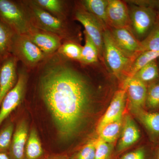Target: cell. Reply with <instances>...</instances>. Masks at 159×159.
Wrapping results in <instances>:
<instances>
[{
	"instance_id": "6da1fadb",
	"label": "cell",
	"mask_w": 159,
	"mask_h": 159,
	"mask_svg": "<svg viewBox=\"0 0 159 159\" xmlns=\"http://www.w3.org/2000/svg\"><path fill=\"white\" fill-rule=\"evenodd\" d=\"M57 52L48 56L29 74L38 97L49 110L61 137L68 140L80 131L96 94L81 64Z\"/></svg>"
},
{
	"instance_id": "7a4b0ae2",
	"label": "cell",
	"mask_w": 159,
	"mask_h": 159,
	"mask_svg": "<svg viewBox=\"0 0 159 159\" xmlns=\"http://www.w3.org/2000/svg\"><path fill=\"white\" fill-rule=\"evenodd\" d=\"M21 2L32 26L53 33L61 38L63 42H74V34L69 20L53 16L35 4L33 0H21Z\"/></svg>"
},
{
	"instance_id": "3957f363",
	"label": "cell",
	"mask_w": 159,
	"mask_h": 159,
	"mask_svg": "<svg viewBox=\"0 0 159 159\" xmlns=\"http://www.w3.org/2000/svg\"><path fill=\"white\" fill-rule=\"evenodd\" d=\"M0 19L16 34H26L32 27L21 0H0Z\"/></svg>"
},
{
	"instance_id": "277c9868",
	"label": "cell",
	"mask_w": 159,
	"mask_h": 159,
	"mask_svg": "<svg viewBox=\"0 0 159 159\" xmlns=\"http://www.w3.org/2000/svg\"><path fill=\"white\" fill-rule=\"evenodd\" d=\"M11 54L29 71L36 67L48 56L34 44L26 34H16L11 46Z\"/></svg>"
},
{
	"instance_id": "5b68a950",
	"label": "cell",
	"mask_w": 159,
	"mask_h": 159,
	"mask_svg": "<svg viewBox=\"0 0 159 159\" xmlns=\"http://www.w3.org/2000/svg\"><path fill=\"white\" fill-rule=\"evenodd\" d=\"M16 84L3 99L0 107V126L22 102L25 95L29 77V71L21 64L18 69Z\"/></svg>"
},
{
	"instance_id": "8992f818",
	"label": "cell",
	"mask_w": 159,
	"mask_h": 159,
	"mask_svg": "<svg viewBox=\"0 0 159 159\" xmlns=\"http://www.w3.org/2000/svg\"><path fill=\"white\" fill-rule=\"evenodd\" d=\"M103 41L106 61L112 73L119 77L124 72H129L131 66L132 58L118 48L108 30L103 31Z\"/></svg>"
},
{
	"instance_id": "52a82bcc",
	"label": "cell",
	"mask_w": 159,
	"mask_h": 159,
	"mask_svg": "<svg viewBox=\"0 0 159 159\" xmlns=\"http://www.w3.org/2000/svg\"><path fill=\"white\" fill-rule=\"evenodd\" d=\"M130 19L136 35L141 41L148 36L159 20L155 10L146 5L134 8Z\"/></svg>"
},
{
	"instance_id": "ba28073f",
	"label": "cell",
	"mask_w": 159,
	"mask_h": 159,
	"mask_svg": "<svg viewBox=\"0 0 159 159\" xmlns=\"http://www.w3.org/2000/svg\"><path fill=\"white\" fill-rule=\"evenodd\" d=\"M75 9L74 19L84 26V31L95 44L101 56L103 51V31L101 23L97 17L87 11L80 3L76 5Z\"/></svg>"
},
{
	"instance_id": "9c48e42d",
	"label": "cell",
	"mask_w": 159,
	"mask_h": 159,
	"mask_svg": "<svg viewBox=\"0 0 159 159\" xmlns=\"http://www.w3.org/2000/svg\"><path fill=\"white\" fill-rule=\"evenodd\" d=\"M19 63L11 54L0 64V107L6 95L17 82Z\"/></svg>"
},
{
	"instance_id": "30bf717a",
	"label": "cell",
	"mask_w": 159,
	"mask_h": 159,
	"mask_svg": "<svg viewBox=\"0 0 159 159\" xmlns=\"http://www.w3.org/2000/svg\"><path fill=\"white\" fill-rule=\"evenodd\" d=\"M26 34L47 56L57 52L63 43V40L57 35L33 26Z\"/></svg>"
},
{
	"instance_id": "8fae6325",
	"label": "cell",
	"mask_w": 159,
	"mask_h": 159,
	"mask_svg": "<svg viewBox=\"0 0 159 159\" xmlns=\"http://www.w3.org/2000/svg\"><path fill=\"white\" fill-rule=\"evenodd\" d=\"M111 34L118 48L129 57L136 58L141 54V42L129 29L114 28Z\"/></svg>"
},
{
	"instance_id": "7c38bea8",
	"label": "cell",
	"mask_w": 159,
	"mask_h": 159,
	"mask_svg": "<svg viewBox=\"0 0 159 159\" xmlns=\"http://www.w3.org/2000/svg\"><path fill=\"white\" fill-rule=\"evenodd\" d=\"M125 89L132 112L145 107L148 86L136 77H127Z\"/></svg>"
},
{
	"instance_id": "4fadbf2b",
	"label": "cell",
	"mask_w": 159,
	"mask_h": 159,
	"mask_svg": "<svg viewBox=\"0 0 159 159\" xmlns=\"http://www.w3.org/2000/svg\"><path fill=\"white\" fill-rule=\"evenodd\" d=\"M126 98L127 95L125 89L117 91L115 93L108 108L98 123L97 133L108 123L122 118Z\"/></svg>"
},
{
	"instance_id": "5bb4252c",
	"label": "cell",
	"mask_w": 159,
	"mask_h": 159,
	"mask_svg": "<svg viewBox=\"0 0 159 159\" xmlns=\"http://www.w3.org/2000/svg\"><path fill=\"white\" fill-rule=\"evenodd\" d=\"M141 138V133L133 119L129 115L123 119L121 136L115 154L116 157L123 153Z\"/></svg>"
},
{
	"instance_id": "9a60e30c",
	"label": "cell",
	"mask_w": 159,
	"mask_h": 159,
	"mask_svg": "<svg viewBox=\"0 0 159 159\" xmlns=\"http://www.w3.org/2000/svg\"><path fill=\"white\" fill-rule=\"evenodd\" d=\"M107 17L108 24L115 29H128L131 23L127 6L119 0L109 1Z\"/></svg>"
},
{
	"instance_id": "2e32d148",
	"label": "cell",
	"mask_w": 159,
	"mask_h": 159,
	"mask_svg": "<svg viewBox=\"0 0 159 159\" xmlns=\"http://www.w3.org/2000/svg\"><path fill=\"white\" fill-rule=\"evenodd\" d=\"M27 123L24 120L18 122L14 133L9 154L10 159H25V150L28 139Z\"/></svg>"
},
{
	"instance_id": "e0dca14e",
	"label": "cell",
	"mask_w": 159,
	"mask_h": 159,
	"mask_svg": "<svg viewBox=\"0 0 159 159\" xmlns=\"http://www.w3.org/2000/svg\"><path fill=\"white\" fill-rule=\"evenodd\" d=\"M144 126L152 142H159V112L141 108L133 112Z\"/></svg>"
},
{
	"instance_id": "ac0fdd59",
	"label": "cell",
	"mask_w": 159,
	"mask_h": 159,
	"mask_svg": "<svg viewBox=\"0 0 159 159\" xmlns=\"http://www.w3.org/2000/svg\"><path fill=\"white\" fill-rule=\"evenodd\" d=\"M42 9L59 19L69 20L67 1L64 0H33Z\"/></svg>"
},
{
	"instance_id": "d6986e66",
	"label": "cell",
	"mask_w": 159,
	"mask_h": 159,
	"mask_svg": "<svg viewBox=\"0 0 159 159\" xmlns=\"http://www.w3.org/2000/svg\"><path fill=\"white\" fill-rule=\"evenodd\" d=\"M15 33L0 19V64L11 55Z\"/></svg>"
},
{
	"instance_id": "ffe728a7",
	"label": "cell",
	"mask_w": 159,
	"mask_h": 159,
	"mask_svg": "<svg viewBox=\"0 0 159 159\" xmlns=\"http://www.w3.org/2000/svg\"><path fill=\"white\" fill-rule=\"evenodd\" d=\"M109 1L106 0H84L80 2L81 6L98 20L108 24L107 8Z\"/></svg>"
},
{
	"instance_id": "44dd1931",
	"label": "cell",
	"mask_w": 159,
	"mask_h": 159,
	"mask_svg": "<svg viewBox=\"0 0 159 159\" xmlns=\"http://www.w3.org/2000/svg\"><path fill=\"white\" fill-rule=\"evenodd\" d=\"M133 77L144 82L147 86L159 81V68L157 59L142 67Z\"/></svg>"
},
{
	"instance_id": "7402d4cb",
	"label": "cell",
	"mask_w": 159,
	"mask_h": 159,
	"mask_svg": "<svg viewBox=\"0 0 159 159\" xmlns=\"http://www.w3.org/2000/svg\"><path fill=\"white\" fill-rule=\"evenodd\" d=\"M25 159H43V150L37 131L34 129L31 131L28 137Z\"/></svg>"
},
{
	"instance_id": "603a6c76",
	"label": "cell",
	"mask_w": 159,
	"mask_h": 159,
	"mask_svg": "<svg viewBox=\"0 0 159 159\" xmlns=\"http://www.w3.org/2000/svg\"><path fill=\"white\" fill-rule=\"evenodd\" d=\"M15 127L14 122L9 117L0 126V152L9 153Z\"/></svg>"
},
{
	"instance_id": "cb8c5ba5",
	"label": "cell",
	"mask_w": 159,
	"mask_h": 159,
	"mask_svg": "<svg viewBox=\"0 0 159 159\" xmlns=\"http://www.w3.org/2000/svg\"><path fill=\"white\" fill-rule=\"evenodd\" d=\"M84 34L85 38V44L82 47L79 62L84 65H89L98 61L99 54L97 47L88 34L84 31Z\"/></svg>"
},
{
	"instance_id": "d4e9b609",
	"label": "cell",
	"mask_w": 159,
	"mask_h": 159,
	"mask_svg": "<svg viewBox=\"0 0 159 159\" xmlns=\"http://www.w3.org/2000/svg\"><path fill=\"white\" fill-rule=\"evenodd\" d=\"M123 119H120L108 123L99 132V138L104 142L111 144L116 141L122 131Z\"/></svg>"
},
{
	"instance_id": "484cf974",
	"label": "cell",
	"mask_w": 159,
	"mask_h": 159,
	"mask_svg": "<svg viewBox=\"0 0 159 159\" xmlns=\"http://www.w3.org/2000/svg\"><path fill=\"white\" fill-rule=\"evenodd\" d=\"M159 57V51H148L142 52L135 58L128 72V77H133L136 73L150 61Z\"/></svg>"
},
{
	"instance_id": "4316f807",
	"label": "cell",
	"mask_w": 159,
	"mask_h": 159,
	"mask_svg": "<svg viewBox=\"0 0 159 159\" xmlns=\"http://www.w3.org/2000/svg\"><path fill=\"white\" fill-rule=\"evenodd\" d=\"M82 49V47L77 43L66 41L63 42L57 52L68 59L79 62Z\"/></svg>"
},
{
	"instance_id": "83f0119b",
	"label": "cell",
	"mask_w": 159,
	"mask_h": 159,
	"mask_svg": "<svg viewBox=\"0 0 159 159\" xmlns=\"http://www.w3.org/2000/svg\"><path fill=\"white\" fill-rule=\"evenodd\" d=\"M141 53L145 51H159V20L150 33L141 42Z\"/></svg>"
},
{
	"instance_id": "f1b7e54d",
	"label": "cell",
	"mask_w": 159,
	"mask_h": 159,
	"mask_svg": "<svg viewBox=\"0 0 159 159\" xmlns=\"http://www.w3.org/2000/svg\"><path fill=\"white\" fill-rule=\"evenodd\" d=\"M145 107L150 112L159 109V81L148 86Z\"/></svg>"
},
{
	"instance_id": "f546056e",
	"label": "cell",
	"mask_w": 159,
	"mask_h": 159,
	"mask_svg": "<svg viewBox=\"0 0 159 159\" xmlns=\"http://www.w3.org/2000/svg\"><path fill=\"white\" fill-rule=\"evenodd\" d=\"M116 157L113 153L112 145L99 138L96 140L95 159H115Z\"/></svg>"
},
{
	"instance_id": "4dcf8cb0",
	"label": "cell",
	"mask_w": 159,
	"mask_h": 159,
	"mask_svg": "<svg viewBox=\"0 0 159 159\" xmlns=\"http://www.w3.org/2000/svg\"><path fill=\"white\" fill-rule=\"evenodd\" d=\"M156 151L142 146L124 154L118 159H155Z\"/></svg>"
},
{
	"instance_id": "1f68e13d",
	"label": "cell",
	"mask_w": 159,
	"mask_h": 159,
	"mask_svg": "<svg viewBox=\"0 0 159 159\" xmlns=\"http://www.w3.org/2000/svg\"><path fill=\"white\" fill-rule=\"evenodd\" d=\"M96 141H91L69 159H95Z\"/></svg>"
},
{
	"instance_id": "d6a6232c",
	"label": "cell",
	"mask_w": 159,
	"mask_h": 159,
	"mask_svg": "<svg viewBox=\"0 0 159 159\" xmlns=\"http://www.w3.org/2000/svg\"><path fill=\"white\" fill-rule=\"evenodd\" d=\"M146 5L150 6L155 10L159 17V1H149L146 2Z\"/></svg>"
},
{
	"instance_id": "836d02e7",
	"label": "cell",
	"mask_w": 159,
	"mask_h": 159,
	"mask_svg": "<svg viewBox=\"0 0 159 159\" xmlns=\"http://www.w3.org/2000/svg\"><path fill=\"white\" fill-rule=\"evenodd\" d=\"M0 159H10V158L8 153L0 152Z\"/></svg>"
},
{
	"instance_id": "e575fe53",
	"label": "cell",
	"mask_w": 159,
	"mask_h": 159,
	"mask_svg": "<svg viewBox=\"0 0 159 159\" xmlns=\"http://www.w3.org/2000/svg\"><path fill=\"white\" fill-rule=\"evenodd\" d=\"M46 159H69L67 157L62 156H53L49 157Z\"/></svg>"
},
{
	"instance_id": "d590c367",
	"label": "cell",
	"mask_w": 159,
	"mask_h": 159,
	"mask_svg": "<svg viewBox=\"0 0 159 159\" xmlns=\"http://www.w3.org/2000/svg\"><path fill=\"white\" fill-rule=\"evenodd\" d=\"M155 159H159V145H158L156 151Z\"/></svg>"
},
{
	"instance_id": "8d00e7d4",
	"label": "cell",
	"mask_w": 159,
	"mask_h": 159,
	"mask_svg": "<svg viewBox=\"0 0 159 159\" xmlns=\"http://www.w3.org/2000/svg\"><path fill=\"white\" fill-rule=\"evenodd\" d=\"M157 64H158V67H159V57H158V58H157Z\"/></svg>"
}]
</instances>
